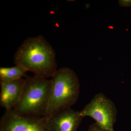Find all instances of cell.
<instances>
[{"instance_id":"obj_6","label":"cell","mask_w":131,"mask_h":131,"mask_svg":"<svg viewBox=\"0 0 131 131\" xmlns=\"http://www.w3.org/2000/svg\"><path fill=\"white\" fill-rule=\"evenodd\" d=\"M43 118L49 131H77L83 118L80 112L71 107L59 110L50 117Z\"/></svg>"},{"instance_id":"obj_3","label":"cell","mask_w":131,"mask_h":131,"mask_svg":"<svg viewBox=\"0 0 131 131\" xmlns=\"http://www.w3.org/2000/svg\"><path fill=\"white\" fill-rule=\"evenodd\" d=\"M51 80L50 97L45 117H50L59 110L70 107L76 103L80 94L78 78L70 68L57 69Z\"/></svg>"},{"instance_id":"obj_9","label":"cell","mask_w":131,"mask_h":131,"mask_svg":"<svg viewBox=\"0 0 131 131\" xmlns=\"http://www.w3.org/2000/svg\"><path fill=\"white\" fill-rule=\"evenodd\" d=\"M87 131H105L96 124V123L91 124L89 128Z\"/></svg>"},{"instance_id":"obj_5","label":"cell","mask_w":131,"mask_h":131,"mask_svg":"<svg viewBox=\"0 0 131 131\" xmlns=\"http://www.w3.org/2000/svg\"><path fill=\"white\" fill-rule=\"evenodd\" d=\"M0 131H49L43 117L21 115L6 110L0 120Z\"/></svg>"},{"instance_id":"obj_1","label":"cell","mask_w":131,"mask_h":131,"mask_svg":"<svg viewBox=\"0 0 131 131\" xmlns=\"http://www.w3.org/2000/svg\"><path fill=\"white\" fill-rule=\"evenodd\" d=\"M14 63L35 75L47 78L57 70L55 51L42 35L25 40L15 54Z\"/></svg>"},{"instance_id":"obj_2","label":"cell","mask_w":131,"mask_h":131,"mask_svg":"<svg viewBox=\"0 0 131 131\" xmlns=\"http://www.w3.org/2000/svg\"><path fill=\"white\" fill-rule=\"evenodd\" d=\"M25 83L18 102L13 108L21 115L36 117L46 115L52 88L51 80L35 75L25 78Z\"/></svg>"},{"instance_id":"obj_8","label":"cell","mask_w":131,"mask_h":131,"mask_svg":"<svg viewBox=\"0 0 131 131\" xmlns=\"http://www.w3.org/2000/svg\"><path fill=\"white\" fill-rule=\"evenodd\" d=\"M27 70L20 66L16 65L11 68H0V81L8 82L26 78Z\"/></svg>"},{"instance_id":"obj_4","label":"cell","mask_w":131,"mask_h":131,"mask_svg":"<svg viewBox=\"0 0 131 131\" xmlns=\"http://www.w3.org/2000/svg\"><path fill=\"white\" fill-rule=\"evenodd\" d=\"M117 110L114 103L102 93L96 94L88 104L80 112L82 117L93 119L101 128L105 131H114Z\"/></svg>"},{"instance_id":"obj_7","label":"cell","mask_w":131,"mask_h":131,"mask_svg":"<svg viewBox=\"0 0 131 131\" xmlns=\"http://www.w3.org/2000/svg\"><path fill=\"white\" fill-rule=\"evenodd\" d=\"M25 79L6 82L0 81L1 94L0 105L6 110L13 109L21 97Z\"/></svg>"}]
</instances>
